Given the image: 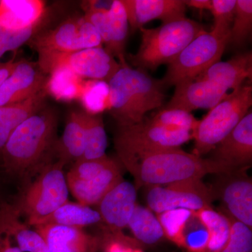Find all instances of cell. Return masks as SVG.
<instances>
[{
  "instance_id": "cell-1",
  "label": "cell",
  "mask_w": 252,
  "mask_h": 252,
  "mask_svg": "<svg viewBox=\"0 0 252 252\" xmlns=\"http://www.w3.org/2000/svg\"><path fill=\"white\" fill-rule=\"evenodd\" d=\"M57 128V113L46 105L28 118L13 132L0 154L5 172L28 182L36 177L54 161Z\"/></svg>"
},
{
  "instance_id": "cell-2",
  "label": "cell",
  "mask_w": 252,
  "mask_h": 252,
  "mask_svg": "<svg viewBox=\"0 0 252 252\" xmlns=\"http://www.w3.org/2000/svg\"><path fill=\"white\" fill-rule=\"evenodd\" d=\"M118 157L135 179L136 188L162 187L192 179H202L209 174L220 175L232 172L211 158H203L180 148Z\"/></svg>"
},
{
  "instance_id": "cell-3",
  "label": "cell",
  "mask_w": 252,
  "mask_h": 252,
  "mask_svg": "<svg viewBox=\"0 0 252 252\" xmlns=\"http://www.w3.org/2000/svg\"><path fill=\"white\" fill-rule=\"evenodd\" d=\"M109 108L119 126L135 125L163 104L166 95L160 80L125 63L109 80Z\"/></svg>"
},
{
  "instance_id": "cell-4",
  "label": "cell",
  "mask_w": 252,
  "mask_h": 252,
  "mask_svg": "<svg viewBox=\"0 0 252 252\" xmlns=\"http://www.w3.org/2000/svg\"><path fill=\"white\" fill-rule=\"evenodd\" d=\"M140 30V46L137 54L130 55V60L144 71L170 64L195 38L207 32L201 24L186 17L162 23L154 29Z\"/></svg>"
},
{
  "instance_id": "cell-5",
  "label": "cell",
  "mask_w": 252,
  "mask_h": 252,
  "mask_svg": "<svg viewBox=\"0 0 252 252\" xmlns=\"http://www.w3.org/2000/svg\"><path fill=\"white\" fill-rule=\"evenodd\" d=\"M62 160L44 167L32 182L27 185L21 201L15 205L32 227L42 224L46 219L68 201L69 188Z\"/></svg>"
},
{
  "instance_id": "cell-6",
  "label": "cell",
  "mask_w": 252,
  "mask_h": 252,
  "mask_svg": "<svg viewBox=\"0 0 252 252\" xmlns=\"http://www.w3.org/2000/svg\"><path fill=\"white\" fill-rule=\"evenodd\" d=\"M252 104V88H238L211 109L199 122L193 132V154L202 157L213 150L250 112Z\"/></svg>"
},
{
  "instance_id": "cell-7",
  "label": "cell",
  "mask_w": 252,
  "mask_h": 252,
  "mask_svg": "<svg viewBox=\"0 0 252 252\" xmlns=\"http://www.w3.org/2000/svg\"><path fill=\"white\" fill-rule=\"evenodd\" d=\"M230 32L212 30L193 39L172 63L161 80L164 87L193 80L210 66L220 61Z\"/></svg>"
},
{
  "instance_id": "cell-8",
  "label": "cell",
  "mask_w": 252,
  "mask_h": 252,
  "mask_svg": "<svg viewBox=\"0 0 252 252\" xmlns=\"http://www.w3.org/2000/svg\"><path fill=\"white\" fill-rule=\"evenodd\" d=\"M68 188L78 203L97 205L111 189L124 180L120 165L112 158L79 160L66 175Z\"/></svg>"
},
{
  "instance_id": "cell-9",
  "label": "cell",
  "mask_w": 252,
  "mask_h": 252,
  "mask_svg": "<svg viewBox=\"0 0 252 252\" xmlns=\"http://www.w3.org/2000/svg\"><path fill=\"white\" fill-rule=\"evenodd\" d=\"M193 139V132L187 129L167 127L144 118L135 125L119 126L114 136V147L118 157L180 148Z\"/></svg>"
},
{
  "instance_id": "cell-10",
  "label": "cell",
  "mask_w": 252,
  "mask_h": 252,
  "mask_svg": "<svg viewBox=\"0 0 252 252\" xmlns=\"http://www.w3.org/2000/svg\"><path fill=\"white\" fill-rule=\"evenodd\" d=\"M37 64L49 75L56 67L65 66L84 80L108 83L121 64L103 46L67 53H38Z\"/></svg>"
},
{
  "instance_id": "cell-11",
  "label": "cell",
  "mask_w": 252,
  "mask_h": 252,
  "mask_svg": "<svg viewBox=\"0 0 252 252\" xmlns=\"http://www.w3.org/2000/svg\"><path fill=\"white\" fill-rule=\"evenodd\" d=\"M28 46L36 53L75 52L102 46V39L94 26L85 16H73L51 29L39 32Z\"/></svg>"
},
{
  "instance_id": "cell-12",
  "label": "cell",
  "mask_w": 252,
  "mask_h": 252,
  "mask_svg": "<svg viewBox=\"0 0 252 252\" xmlns=\"http://www.w3.org/2000/svg\"><path fill=\"white\" fill-rule=\"evenodd\" d=\"M211 189L201 179H192L165 186L149 187L147 193L149 209L158 215L176 210L197 212L211 208Z\"/></svg>"
},
{
  "instance_id": "cell-13",
  "label": "cell",
  "mask_w": 252,
  "mask_h": 252,
  "mask_svg": "<svg viewBox=\"0 0 252 252\" xmlns=\"http://www.w3.org/2000/svg\"><path fill=\"white\" fill-rule=\"evenodd\" d=\"M220 174L212 196L220 199L228 216L252 227V182L245 170Z\"/></svg>"
},
{
  "instance_id": "cell-14",
  "label": "cell",
  "mask_w": 252,
  "mask_h": 252,
  "mask_svg": "<svg viewBox=\"0 0 252 252\" xmlns=\"http://www.w3.org/2000/svg\"><path fill=\"white\" fill-rule=\"evenodd\" d=\"M97 205L102 221L112 232L113 238H126L122 230L128 225L137 205V188L130 182L123 180Z\"/></svg>"
},
{
  "instance_id": "cell-15",
  "label": "cell",
  "mask_w": 252,
  "mask_h": 252,
  "mask_svg": "<svg viewBox=\"0 0 252 252\" xmlns=\"http://www.w3.org/2000/svg\"><path fill=\"white\" fill-rule=\"evenodd\" d=\"M212 151L211 159L231 171L249 168L252 160L251 111Z\"/></svg>"
},
{
  "instance_id": "cell-16",
  "label": "cell",
  "mask_w": 252,
  "mask_h": 252,
  "mask_svg": "<svg viewBox=\"0 0 252 252\" xmlns=\"http://www.w3.org/2000/svg\"><path fill=\"white\" fill-rule=\"evenodd\" d=\"M48 77L37 63L18 61L14 71L0 86V106L18 103L39 94L45 89Z\"/></svg>"
},
{
  "instance_id": "cell-17",
  "label": "cell",
  "mask_w": 252,
  "mask_h": 252,
  "mask_svg": "<svg viewBox=\"0 0 252 252\" xmlns=\"http://www.w3.org/2000/svg\"><path fill=\"white\" fill-rule=\"evenodd\" d=\"M228 95V91L213 83L193 79L176 85L175 94L164 108L189 112L199 109H211Z\"/></svg>"
},
{
  "instance_id": "cell-18",
  "label": "cell",
  "mask_w": 252,
  "mask_h": 252,
  "mask_svg": "<svg viewBox=\"0 0 252 252\" xmlns=\"http://www.w3.org/2000/svg\"><path fill=\"white\" fill-rule=\"evenodd\" d=\"M127 14L132 31L140 29L144 24L160 20L167 23L185 18L184 0H121Z\"/></svg>"
},
{
  "instance_id": "cell-19",
  "label": "cell",
  "mask_w": 252,
  "mask_h": 252,
  "mask_svg": "<svg viewBox=\"0 0 252 252\" xmlns=\"http://www.w3.org/2000/svg\"><path fill=\"white\" fill-rule=\"evenodd\" d=\"M33 228L44 239L49 252H97L102 245L100 238L83 228L52 223Z\"/></svg>"
},
{
  "instance_id": "cell-20",
  "label": "cell",
  "mask_w": 252,
  "mask_h": 252,
  "mask_svg": "<svg viewBox=\"0 0 252 252\" xmlns=\"http://www.w3.org/2000/svg\"><path fill=\"white\" fill-rule=\"evenodd\" d=\"M252 77V52L243 53L226 61H219L210 66L195 79L210 81L222 89L233 91L243 86Z\"/></svg>"
},
{
  "instance_id": "cell-21",
  "label": "cell",
  "mask_w": 252,
  "mask_h": 252,
  "mask_svg": "<svg viewBox=\"0 0 252 252\" xmlns=\"http://www.w3.org/2000/svg\"><path fill=\"white\" fill-rule=\"evenodd\" d=\"M43 0H0V24L19 31L35 26L49 13Z\"/></svg>"
},
{
  "instance_id": "cell-22",
  "label": "cell",
  "mask_w": 252,
  "mask_h": 252,
  "mask_svg": "<svg viewBox=\"0 0 252 252\" xmlns=\"http://www.w3.org/2000/svg\"><path fill=\"white\" fill-rule=\"evenodd\" d=\"M0 227L11 235L22 252H49L45 240L34 228L23 221L14 205L0 206Z\"/></svg>"
},
{
  "instance_id": "cell-23",
  "label": "cell",
  "mask_w": 252,
  "mask_h": 252,
  "mask_svg": "<svg viewBox=\"0 0 252 252\" xmlns=\"http://www.w3.org/2000/svg\"><path fill=\"white\" fill-rule=\"evenodd\" d=\"M86 147V126L84 110H72L68 114L62 136L56 142L58 160L67 164L81 160Z\"/></svg>"
},
{
  "instance_id": "cell-24",
  "label": "cell",
  "mask_w": 252,
  "mask_h": 252,
  "mask_svg": "<svg viewBox=\"0 0 252 252\" xmlns=\"http://www.w3.org/2000/svg\"><path fill=\"white\" fill-rule=\"evenodd\" d=\"M48 94L41 91L18 103L0 106V154L13 132L28 118L46 106Z\"/></svg>"
},
{
  "instance_id": "cell-25",
  "label": "cell",
  "mask_w": 252,
  "mask_h": 252,
  "mask_svg": "<svg viewBox=\"0 0 252 252\" xmlns=\"http://www.w3.org/2000/svg\"><path fill=\"white\" fill-rule=\"evenodd\" d=\"M45 89L48 95L62 102L78 100L84 79L65 66L56 67L49 74Z\"/></svg>"
},
{
  "instance_id": "cell-26",
  "label": "cell",
  "mask_w": 252,
  "mask_h": 252,
  "mask_svg": "<svg viewBox=\"0 0 252 252\" xmlns=\"http://www.w3.org/2000/svg\"><path fill=\"white\" fill-rule=\"evenodd\" d=\"M99 222H102V219L97 210L90 206L79 203H72L68 200L67 203L60 207L48 217L42 224L52 223L83 228Z\"/></svg>"
},
{
  "instance_id": "cell-27",
  "label": "cell",
  "mask_w": 252,
  "mask_h": 252,
  "mask_svg": "<svg viewBox=\"0 0 252 252\" xmlns=\"http://www.w3.org/2000/svg\"><path fill=\"white\" fill-rule=\"evenodd\" d=\"M195 213L208 233L206 252H220L229 238L231 228L229 217L215 211L212 207L203 209Z\"/></svg>"
},
{
  "instance_id": "cell-28",
  "label": "cell",
  "mask_w": 252,
  "mask_h": 252,
  "mask_svg": "<svg viewBox=\"0 0 252 252\" xmlns=\"http://www.w3.org/2000/svg\"><path fill=\"white\" fill-rule=\"evenodd\" d=\"M127 226L136 240L144 245H156L165 237L161 223L154 212L137 204Z\"/></svg>"
},
{
  "instance_id": "cell-29",
  "label": "cell",
  "mask_w": 252,
  "mask_h": 252,
  "mask_svg": "<svg viewBox=\"0 0 252 252\" xmlns=\"http://www.w3.org/2000/svg\"><path fill=\"white\" fill-rule=\"evenodd\" d=\"M110 44L107 51L119 61V64L126 62L125 48L128 33V19L121 0H114L109 10Z\"/></svg>"
},
{
  "instance_id": "cell-30",
  "label": "cell",
  "mask_w": 252,
  "mask_h": 252,
  "mask_svg": "<svg viewBox=\"0 0 252 252\" xmlns=\"http://www.w3.org/2000/svg\"><path fill=\"white\" fill-rule=\"evenodd\" d=\"M84 117L86 147L81 160H95L105 157L107 137L102 114H89L84 111Z\"/></svg>"
},
{
  "instance_id": "cell-31",
  "label": "cell",
  "mask_w": 252,
  "mask_h": 252,
  "mask_svg": "<svg viewBox=\"0 0 252 252\" xmlns=\"http://www.w3.org/2000/svg\"><path fill=\"white\" fill-rule=\"evenodd\" d=\"M78 101L84 107V111L89 114H101L109 109L108 84L104 81L84 80Z\"/></svg>"
},
{
  "instance_id": "cell-32",
  "label": "cell",
  "mask_w": 252,
  "mask_h": 252,
  "mask_svg": "<svg viewBox=\"0 0 252 252\" xmlns=\"http://www.w3.org/2000/svg\"><path fill=\"white\" fill-rule=\"evenodd\" d=\"M51 15L49 11L40 22L23 31H11L0 24V59L6 53L16 51L25 44H28L36 34L45 30L51 21Z\"/></svg>"
},
{
  "instance_id": "cell-33",
  "label": "cell",
  "mask_w": 252,
  "mask_h": 252,
  "mask_svg": "<svg viewBox=\"0 0 252 252\" xmlns=\"http://www.w3.org/2000/svg\"><path fill=\"white\" fill-rule=\"evenodd\" d=\"M232 25L229 42L237 46L243 45L252 31V0H236Z\"/></svg>"
},
{
  "instance_id": "cell-34",
  "label": "cell",
  "mask_w": 252,
  "mask_h": 252,
  "mask_svg": "<svg viewBox=\"0 0 252 252\" xmlns=\"http://www.w3.org/2000/svg\"><path fill=\"white\" fill-rule=\"evenodd\" d=\"M151 119L162 126L187 129L193 132L200 122L193 117L191 113L178 109L162 108L152 116Z\"/></svg>"
},
{
  "instance_id": "cell-35",
  "label": "cell",
  "mask_w": 252,
  "mask_h": 252,
  "mask_svg": "<svg viewBox=\"0 0 252 252\" xmlns=\"http://www.w3.org/2000/svg\"><path fill=\"white\" fill-rule=\"evenodd\" d=\"M192 212L187 210H176L158 215L165 236L182 246L184 228Z\"/></svg>"
},
{
  "instance_id": "cell-36",
  "label": "cell",
  "mask_w": 252,
  "mask_h": 252,
  "mask_svg": "<svg viewBox=\"0 0 252 252\" xmlns=\"http://www.w3.org/2000/svg\"><path fill=\"white\" fill-rule=\"evenodd\" d=\"M191 215L187 220L184 228L182 247L190 252H206L208 233L197 217L196 223H192Z\"/></svg>"
},
{
  "instance_id": "cell-37",
  "label": "cell",
  "mask_w": 252,
  "mask_h": 252,
  "mask_svg": "<svg viewBox=\"0 0 252 252\" xmlns=\"http://www.w3.org/2000/svg\"><path fill=\"white\" fill-rule=\"evenodd\" d=\"M228 217L231 223L229 238L220 252H252V228Z\"/></svg>"
},
{
  "instance_id": "cell-38",
  "label": "cell",
  "mask_w": 252,
  "mask_h": 252,
  "mask_svg": "<svg viewBox=\"0 0 252 252\" xmlns=\"http://www.w3.org/2000/svg\"><path fill=\"white\" fill-rule=\"evenodd\" d=\"M236 0H212L210 11L213 15V30L222 32H230L234 16Z\"/></svg>"
},
{
  "instance_id": "cell-39",
  "label": "cell",
  "mask_w": 252,
  "mask_h": 252,
  "mask_svg": "<svg viewBox=\"0 0 252 252\" xmlns=\"http://www.w3.org/2000/svg\"><path fill=\"white\" fill-rule=\"evenodd\" d=\"M108 12L109 11H94L84 15L99 33L106 49H108L110 44Z\"/></svg>"
},
{
  "instance_id": "cell-40",
  "label": "cell",
  "mask_w": 252,
  "mask_h": 252,
  "mask_svg": "<svg viewBox=\"0 0 252 252\" xmlns=\"http://www.w3.org/2000/svg\"><path fill=\"white\" fill-rule=\"evenodd\" d=\"M106 252H141L135 250L126 238H112V240L107 243Z\"/></svg>"
},
{
  "instance_id": "cell-41",
  "label": "cell",
  "mask_w": 252,
  "mask_h": 252,
  "mask_svg": "<svg viewBox=\"0 0 252 252\" xmlns=\"http://www.w3.org/2000/svg\"><path fill=\"white\" fill-rule=\"evenodd\" d=\"M113 1H99V0H89L81 2V9L84 14L94 11H109L112 6Z\"/></svg>"
},
{
  "instance_id": "cell-42",
  "label": "cell",
  "mask_w": 252,
  "mask_h": 252,
  "mask_svg": "<svg viewBox=\"0 0 252 252\" xmlns=\"http://www.w3.org/2000/svg\"><path fill=\"white\" fill-rule=\"evenodd\" d=\"M0 252H22L9 233L0 227Z\"/></svg>"
},
{
  "instance_id": "cell-43",
  "label": "cell",
  "mask_w": 252,
  "mask_h": 252,
  "mask_svg": "<svg viewBox=\"0 0 252 252\" xmlns=\"http://www.w3.org/2000/svg\"><path fill=\"white\" fill-rule=\"evenodd\" d=\"M18 63V61H14V59L10 60L6 62H0V86L2 85L4 81L14 71Z\"/></svg>"
},
{
  "instance_id": "cell-44",
  "label": "cell",
  "mask_w": 252,
  "mask_h": 252,
  "mask_svg": "<svg viewBox=\"0 0 252 252\" xmlns=\"http://www.w3.org/2000/svg\"><path fill=\"white\" fill-rule=\"evenodd\" d=\"M184 1L186 6L195 8L200 11H205V10L210 11L211 9L212 0H185Z\"/></svg>"
}]
</instances>
